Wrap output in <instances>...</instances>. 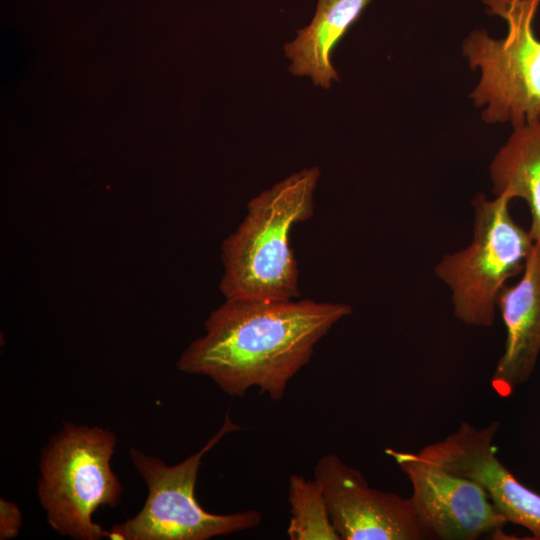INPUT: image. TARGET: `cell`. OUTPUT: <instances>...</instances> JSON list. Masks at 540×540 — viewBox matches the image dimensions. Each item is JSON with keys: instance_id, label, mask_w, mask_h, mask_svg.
I'll return each instance as SVG.
<instances>
[{"instance_id": "cell-4", "label": "cell", "mask_w": 540, "mask_h": 540, "mask_svg": "<svg viewBox=\"0 0 540 540\" xmlns=\"http://www.w3.org/2000/svg\"><path fill=\"white\" fill-rule=\"evenodd\" d=\"M241 429L231 420L228 410L222 427L206 445L172 466L131 447V460L147 485L148 495L138 514L112 526L107 538L207 540L257 527L262 521L258 510L213 514L203 509L195 496V484L204 455L224 435Z\"/></svg>"}, {"instance_id": "cell-6", "label": "cell", "mask_w": 540, "mask_h": 540, "mask_svg": "<svg viewBox=\"0 0 540 540\" xmlns=\"http://www.w3.org/2000/svg\"><path fill=\"white\" fill-rule=\"evenodd\" d=\"M510 201L507 196H475L471 243L445 254L435 267L452 292L454 316L467 325L493 324L499 292L509 278L522 273L534 245L530 231L512 218Z\"/></svg>"}, {"instance_id": "cell-12", "label": "cell", "mask_w": 540, "mask_h": 540, "mask_svg": "<svg viewBox=\"0 0 540 540\" xmlns=\"http://www.w3.org/2000/svg\"><path fill=\"white\" fill-rule=\"evenodd\" d=\"M513 128L491 163L492 191L495 196L526 201L529 231L534 243L540 244V124L536 120Z\"/></svg>"}, {"instance_id": "cell-9", "label": "cell", "mask_w": 540, "mask_h": 540, "mask_svg": "<svg viewBox=\"0 0 540 540\" xmlns=\"http://www.w3.org/2000/svg\"><path fill=\"white\" fill-rule=\"evenodd\" d=\"M499 422L477 428L462 422L457 430L418 452L453 473L478 483L505 517L540 540V494L522 484L499 460L494 438Z\"/></svg>"}, {"instance_id": "cell-1", "label": "cell", "mask_w": 540, "mask_h": 540, "mask_svg": "<svg viewBox=\"0 0 540 540\" xmlns=\"http://www.w3.org/2000/svg\"><path fill=\"white\" fill-rule=\"evenodd\" d=\"M352 311L346 303L312 299H225L177 367L209 377L230 396L242 397L257 387L279 401L317 343Z\"/></svg>"}, {"instance_id": "cell-15", "label": "cell", "mask_w": 540, "mask_h": 540, "mask_svg": "<svg viewBox=\"0 0 540 540\" xmlns=\"http://www.w3.org/2000/svg\"><path fill=\"white\" fill-rule=\"evenodd\" d=\"M537 121H538V123L540 124V116H539V118L537 119Z\"/></svg>"}, {"instance_id": "cell-7", "label": "cell", "mask_w": 540, "mask_h": 540, "mask_svg": "<svg viewBox=\"0 0 540 540\" xmlns=\"http://www.w3.org/2000/svg\"><path fill=\"white\" fill-rule=\"evenodd\" d=\"M412 486V502L427 539L475 540L501 532L507 520L475 481L453 473L419 452L387 448Z\"/></svg>"}, {"instance_id": "cell-3", "label": "cell", "mask_w": 540, "mask_h": 540, "mask_svg": "<svg viewBox=\"0 0 540 540\" xmlns=\"http://www.w3.org/2000/svg\"><path fill=\"white\" fill-rule=\"evenodd\" d=\"M116 443L107 429L66 423L43 449L38 496L57 533L77 540L108 537L92 515L120 501L122 486L110 465Z\"/></svg>"}, {"instance_id": "cell-13", "label": "cell", "mask_w": 540, "mask_h": 540, "mask_svg": "<svg viewBox=\"0 0 540 540\" xmlns=\"http://www.w3.org/2000/svg\"><path fill=\"white\" fill-rule=\"evenodd\" d=\"M288 502L291 518L287 534L291 540H340L318 481L297 474L289 478Z\"/></svg>"}, {"instance_id": "cell-10", "label": "cell", "mask_w": 540, "mask_h": 540, "mask_svg": "<svg viewBox=\"0 0 540 540\" xmlns=\"http://www.w3.org/2000/svg\"><path fill=\"white\" fill-rule=\"evenodd\" d=\"M521 274L516 284L501 289L496 301L506 341L491 387L501 397L530 378L540 353V244L534 243Z\"/></svg>"}, {"instance_id": "cell-8", "label": "cell", "mask_w": 540, "mask_h": 540, "mask_svg": "<svg viewBox=\"0 0 540 540\" xmlns=\"http://www.w3.org/2000/svg\"><path fill=\"white\" fill-rule=\"evenodd\" d=\"M331 522L340 540H425L412 502L368 485L362 473L337 455L322 456L314 468Z\"/></svg>"}, {"instance_id": "cell-14", "label": "cell", "mask_w": 540, "mask_h": 540, "mask_svg": "<svg viewBox=\"0 0 540 540\" xmlns=\"http://www.w3.org/2000/svg\"><path fill=\"white\" fill-rule=\"evenodd\" d=\"M22 516L16 504L0 499V539L7 540L17 536Z\"/></svg>"}, {"instance_id": "cell-2", "label": "cell", "mask_w": 540, "mask_h": 540, "mask_svg": "<svg viewBox=\"0 0 540 540\" xmlns=\"http://www.w3.org/2000/svg\"><path fill=\"white\" fill-rule=\"evenodd\" d=\"M316 166L291 174L247 204L236 230L221 246L219 289L225 299L291 300L300 296L299 270L290 244L294 225L314 213Z\"/></svg>"}, {"instance_id": "cell-5", "label": "cell", "mask_w": 540, "mask_h": 540, "mask_svg": "<svg viewBox=\"0 0 540 540\" xmlns=\"http://www.w3.org/2000/svg\"><path fill=\"white\" fill-rule=\"evenodd\" d=\"M489 11L507 23L502 39L484 30L471 33L463 54L481 78L471 94L475 105L484 107L488 123L510 122L513 127L536 121L540 116V40L533 20L540 0H483Z\"/></svg>"}, {"instance_id": "cell-11", "label": "cell", "mask_w": 540, "mask_h": 540, "mask_svg": "<svg viewBox=\"0 0 540 540\" xmlns=\"http://www.w3.org/2000/svg\"><path fill=\"white\" fill-rule=\"evenodd\" d=\"M371 0H318L311 23L298 30L284 46L295 76H309L316 86L328 88L339 80L331 54Z\"/></svg>"}]
</instances>
